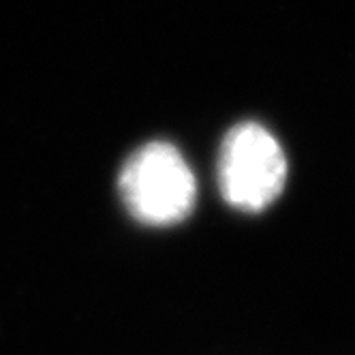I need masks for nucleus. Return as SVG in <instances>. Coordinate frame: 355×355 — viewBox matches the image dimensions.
I'll use <instances>...</instances> for the list:
<instances>
[{"label": "nucleus", "mask_w": 355, "mask_h": 355, "mask_svg": "<svg viewBox=\"0 0 355 355\" xmlns=\"http://www.w3.org/2000/svg\"><path fill=\"white\" fill-rule=\"evenodd\" d=\"M218 189L230 206L259 212L274 204L287 180V159L278 139L257 122H242L218 150Z\"/></svg>", "instance_id": "nucleus-2"}, {"label": "nucleus", "mask_w": 355, "mask_h": 355, "mask_svg": "<svg viewBox=\"0 0 355 355\" xmlns=\"http://www.w3.org/2000/svg\"><path fill=\"white\" fill-rule=\"evenodd\" d=\"M120 195L139 223L173 225L191 214L197 184L189 163L175 146L150 141L124 163Z\"/></svg>", "instance_id": "nucleus-1"}]
</instances>
